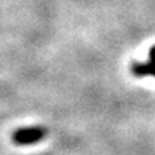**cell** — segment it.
<instances>
[{"label": "cell", "instance_id": "7a4b0ae2", "mask_svg": "<svg viewBox=\"0 0 155 155\" xmlns=\"http://www.w3.org/2000/svg\"><path fill=\"white\" fill-rule=\"evenodd\" d=\"M131 71L135 76L138 78H144V76H155V65L152 62H144V63H138V62H134Z\"/></svg>", "mask_w": 155, "mask_h": 155}, {"label": "cell", "instance_id": "6da1fadb", "mask_svg": "<svg viewBox=\"0 0 155 155\" xmlns=\"http://www.w3.org/2000/svg\"><path fill=\"white\" fill-rule=\"evenodd\" d=\"M46 135H48V131L42 127L19 128L13 134V141L17 145H30L40 142Z\"/></svg>", "mask_w": 155, "mask_h": 155}, {"label": "cell", "instance_id": "3957f363", "mask_svg": "<svg viewBox=\"0 0 155 155\" xmlns=\"http://www.w3.org/2000/svg\"><path fill=\"white\" fill-rule=\"evenodd\" d=\"M150 61L155 65V46H152L150 49Z\"/></svg>", "mask_w": 155, "mask_h": 155}]
</instances>
